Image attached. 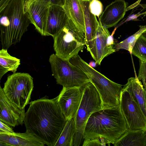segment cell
I'll return each instance as SVG.
<instances>
[{"label":"cell","instance_id":"cell-1","mask_svg":"<svg viewBox=\"0 0 146 146\" xmlns=\"http://www.w3.org/2000/svg\"><path fill=\"white\" fill-rule=\"evenodd\" d=\"M24 123L26 131L48 146H54L67 121L59 106L57 96L45 97L29 103Z\"/></svg>","mask_w":146,"mask_h":146},{"label":"cell","instance_id":"cell-2","mask_svg":"<svg viewBox=\"0 0 146 146\" xmlns=\"http://www.w3.org/2000/svg\"><path fill=\"white\" fill-rule=\"evenodd\" d=\"M128 129L119 106L103 109L93 113L85 127L83 139H104L108 144H113Z\"/></svg>","mask_w":146,"mask_h":146},{"label":"cell","instance_id":"cell-3","mask_svg":"<svg viewBox=\"0 0 146 146\" xmlns=\"http://www.w3.org/2000/svg\"><path fill=\"white\" fill-rule=\"evenodd\" d=\"M25 0H11L0 12V41L3 48L7 49L19 42L30 23L24 12Z\"/></svg>","mask_w":146,"mask_h":146},{"label":"cell","instance_id":"cell-4","mask_svg":"<svg viewBox=\"0 0 146 146\" xmlns=\"http://www.w3.org/2000/svg\"><path fill=\"white\" fill-rule=\"evenodd\" d=\"M53 38L55 54L66 60L78 54L86 45L85 34L69 19L66 25Z\"/></svg>","mask_w":146,"mask_h":146},{"label":"cell","instance_id":"cell-5","mask_svg":"<svg viewBox=\"0 0 146 146\" xmlns=\"http://www.w3.org/2000/svg\"><path fill=\"white\" fill-rule=\"evenodd\" d=\"M81 101L75 117L76 132L74 146L80 145L85 127L90 116L94 112L102 109V101L98 91L90 82L83 86Z\"/></svg>","mask_w":146,"mask_h":146},{"label":"cell","instance_id":"cell-6","mask_svg":"<svg viewBox=\"0 0 146 146\" xmlns=\"http://www.w3.org/2000/svg\"><path fill=\"white\" fill-rule=\"evenodd\" d=\"M33 78L28 73L15 72L9 76L3 88L9 100L21 110L29 104L33 90Z\"/></svg>","mask_w":146,"mask_h":146},{"label":"cell","instance_id":"cell-7","mask_svg":"<svg viewBox=\"0 0 146 146\" xmlns=\"http://www.w3.org/2000/svg\"><path fill=\"white\" fill-rule=\"evenodd\" d=\"M52 75L57 84L64 87H82L90 81L81 69L72 64L69 60L62 58L56 54L50 56Z\"/></svg>","mask_w":146,"mask_h":146},{"label":"cell","instance_id":"cell-8","mask_svg":"<svg viewBox=\"0 0 146 146\" xmlns=\"http://www.w3.org/2000/svg\"><path fill=\"white\" fill-rule=\"evenodd\" d=\"M87 75L100 94L102 109L119 106L122 85L112 81L95 69Z\"/></svg>","mask_w":146,"mask_h":146},{"label":"cell","instance_id":"cell-9","mask_svg":"<svg viewBox=\"0 0 146 146\" xmlns=\"http://www.w3.org/2000/svg\"><path fill=\"white\" fill-rule=\"evenodd\" d=\"M119 106L128 129H146V117L130 93L122 89Z\"/></svg>","mask_w":146,"mask_h":146},{"label":"cell","instance_id":"cell-10","mask_svg":"<svg viewBox=\"0 0 146 146\" xmlns=\"http://www.w3.org/2000/svg\"><path fill=\"white\" fill-rule=\"evenodd\" d=\"M83 87H64L57 96L61 110L67 120L75 117L83 94Z\"/></svg>","mask_w":146,"mask_h":146},{"label":"cell","instance_id":"cell-11","mask_svg":"<svg viewBox=\"0 0 146 146\" xmlns=\"http://www.w3.org/2000/svg\"><path fill=\"white\" fill-rule=\"evenodd\" d=\"M98 21L95 44L90 52L97 64L100 65L105 57L116 51L114 48V42L109 37L110 34L108 28Z\"/></svg>","mask_w":146,"mask_h":146},{"label":"cell","instance_id":"cell-12","mask_svg":"<svg viewBox=\"0 0 146 146\" xmlns=\"http://www.w3.org/2000/svg\"><path fill=\"white\" fill-rule=\"evenodd\" d=\"M50 3L41 1L31 3L24 10L27 12L30 23L43 36H47L46 33L47 21Z\"/></svg>","mask_w":146,"mask_h":146},{"label":"cell","instance_id":"cell-13","mask_svg":"<svg viewBox=\"0 0 146 146\" xmlns=\"http://www.w3.org/2000/svg\"><path fill=\"white\" fill-rule=\"evenodd\" d=\"M25 113V110L19 109L9 100L0 86V120L10 126L22 125Z\"/></svg>","mask_w":146,"mask_h":146},{"label":"cell","instance_id":"cell-14","mask_svg":"<svg viewBox=\"0 0 146 146\" xmlns=\"http://www.w3.org/2000/svg\"><path fill=\"white\" fill-rule=\"evenodd\" d=\"M128 5L125 0H115L106 7L98 20L108 28L114 26L123 18Z\"/></svg>","mask_w":146,"mask_h":146},{"label":"cell","instance_id":"cell-15","mask_svg":"<svg viewBox=\"0 0 146 146\" xmlns=\"http://www.w3.org/2000/svg\"><path fill=\"white\" fill-rule=\"evenodd\" d=\"M45 144L31 133L0 131V146H44Z\"/></svg>","mask_w":146,"mask_h":146},{"label":"cell","instance_id":"cell-16","mask_svg":"<svg viewBox=\"0 0 146 146\" xmlns=\"http://www.w3.org/2000/svg\"><path fill=\"white\" fill-rule=\"evenodd\" d=\"M81 0L84 17L86 45L88 51L90 52L95 44L99 22L96 16L90 11L89 5L91 0Z\"/></svg>","mask_w":146,"mask_h":146},{"label":"cell","instance_id":"cell-17","mask_svg":"<svg viewBox=\"0 0 146 146\" xmlns=\"http://www.w3.org/2000/svg\"><path fill=\"white\" fill-rule=\"evenodd\" d=\"M68 20L62 7L56 5H50L47 21V36H54L66 25Z\"/></svg>","mask_w":146,"mask_h":146},{"label":"cell","instance_id":"cell-18","mask_svg":"<svg viewBox=\"0 0 146 146\" xmlns=\"http://www.w3.org/2000/svg\"><path fill=\"white\" fill-rule=\"evenodd\" d=\"M68 19L85 34L84 12L81 0H65L63 7Z\"/></svg>","mask_w":146,"mask_h":146},{"label":"cell","instance_id":"cell-19","mask_svg":"<svg viewBox=\"0 0 146 146\" xmlns=\"http://www.w3.org/2000/svg\"><path fill=\"white\" fill-rule=\"evenodd\" d=\"M122 89L130 93L146 117V90L137 77L129 78Z\"/></svg>","mask_w":146,"mask_h":146},{"label":"cell","instance_id":"cell-20","mask_svg":"<svg viewBox=\"0 0 146 146\" xmlns=\"http://www.w3.org/2000/svg\"><path fill=\"white\" fill-rule=\"evenodd\" d=\"M113 145L115 146H146V129H128Z\"/></svg>","mask_w":146,"mask_h":146},{"label":"cell","instance_id":"cell-21","mask_svg":"<svg viewBox=\"0 0 146 146\" xmlns=\"http://www.w3.org/2000/svg\"><path fill=\"white\" fill-rule=\"evenodd\" d=\"M20 64V59L11 55L7 49L2 48L0 50V80L9 71L16 72Z\"/></svg>","mask_w":146,"mask_h":146},{"label":"cell","instance_id":"cell-22","mask_svg":"<svg viewBox=\"0 0 146 146\" xmlns=\"http://www.w3.org/2000/svg\"><path fill=\"white\" fill-rule=\"evenodd\" d=\"M76 132L75 117L67 120L54 146H73Z\"/></svg>","mask_w":146,"mask_h":146},{"label":"cell","instance_id":"cell-23","mask_svg":"<svg viewBox=\"0 0 146 146\" xmlns=\"http://www.w3.org/2000/svg\"><path fill=\"white\" fill-rule=\"evenodd\" d=\"M140 29L133 35L122 41L115 44L114 48L116 51L121 49L128 51L131 54L132 49L138 38L146 30V25L139 26Z\"/></svg>","mask_w":146,"mask_h":146},{"label":"cell","instance_id":"cell-24","mask_svg":"<svg viewBox=\"0 0 146 146\" xmlns=\"http://www.w3.org/2000/svg\"><path fill=\"white\" fill-rule=\"evenodd\" d=\"M131 54L139 60L146 61V41L141 36L135 44Z\"/></svg>","mask_w":146,"mask_h":146},{"label":"cell","instance_id":"cell-25","mask_svg":"<svg viewBox=\"0 0 146 146\" xmlns=\"http://www.w3.org/2000/svg\"><path fill=\"white\" fill-rule=\"evenodd\" d=\"M89 9L92 14L99 18L103 12V4L99 0H91Z\"/></svg>","mask_w":146,"mask_h":146},{"label":"cell","instance_id":"cell-26","mask_svg":"<svg viewBox=\"0 0 146 146\" xmlns=\"http://www.w3.org/2000/svg\"><path fill=\"white\" fill-rule=\"evenodd\" d=\"M139 67L137 77L146 90V61L139 60Z\"/></svg>","mask_w":146,"mask_h":146},{"label":"cell","instance_id":"cell-27","mask_svg":"<svg viewBox=\"0 0 146 146\" xmlns=\"http://www.w3.org/2000/svg\"><path fill=\"white\" fill-rule=\"evenodd\" d=\"M107 144L104 139L96 138L91 139L84 140L83 146H106Z\"/></svg>","mask_w":146,"mask_h":146},{"label":"cell","instance_id":"cell-28","mask_svg":"<svg viewBox=\"0 0 146 146\" xmlns=\"http://www.w3.org/2000/svg\"><path fill=\"white\" fill-rule=\"evenodd\" d=\"M41 1L50 4L51 5H56L63 7L65 0H25L24 11L32 2L35 1Z\"/></svg>","mask_w":146,"mask_h":146},{"label":"cell","instance_id":"cell-29","mask_svg":"<svg viewBox=\"0 0 146 146\" xmlns=\"http://www.w3.org/2000/svg\"><path fill=\"white\" fill-rule=\"evenodd\" d=\"M10 126L0 120V131L6 133H12L14 131Z\"/></svg>","mask_w":146,"mask_h":146},{"label":"cell","instance_id":"cell-30","mask_svg":"<svg viewBox=\"0 0 146 146\" xmlns=\"http://www.w3.org/2000/svg\"><path fill=\"white\" fill-rule=\"evenodd\" d=\"M11 0H0V12L2 11Z\"/></svg>","mask_w":146,"mask_h":146},{"label":"cell","instance_id":"cell-31","mask_svg":"<svg viewBox=\"0 0 146 146\" xmlns=\"http://www.w3.org/2000/svg\"><path fill=\"white\" fill-rule=\"evenodd\" d=\"M141 1V0H138L135 3L128 7L126 9V11H127L137 7L139 5Z\"/></svg>","mask_w":146,"mask_h":146},{"label":"cell","instance_id":"cell-32","mask_svg":"<svg viewBox=\"0 0 146 146\" xmlns=\"http://www.w3.org/2000/svg\"><path fill=\"white\" fill-rule=\"evenodd\" d=\"M96 62H95L92 61L89 63V65L91 67L94 68L95 67L96 65Z\"/></svg>","mask_w":146,"mask_h":146},{"label":"cell","instance_id":"cell-33","mask_svg":"<svg viewBox=\"0 0 146 146\" xmlns=\"http://www.w3.org/2000/svg\"><path fill=\"white\" fill-rule=\"evenodd\" d=\"M140 36L146 41V30L142 33Z\"/></svg>","mask_w":146,"mask_h":146},{"label":"cell","instance_id":"cell-34","mask_svg":"<svg viewBox=\"0 0 146 146\" xmlns=\"http://www.w3.org/2000/svg\"><path fill=\"white\" fill-rule=\"evenodd\" d=\"M146 15V11L145 12H143L141 13H140L138 14H136L135 15L136 17L137 18L138 17L141 15Z\"/></svg>","mask_w":146,"mask_h":146},{"label":"cell","instance_id":"cell-35","mask_svg":"<svg viewBox=\"0 0 146 146\" xmlns=\"http://www.w3.org/2000/svg\"><path fill=\"white\" fill-rule=\"evenodd\" d=\"M143 6H142L143 9L141 10V11H146V4L142 5Z\"/></svg>","mask_w":146,"mask_h":146}]
</instances>
